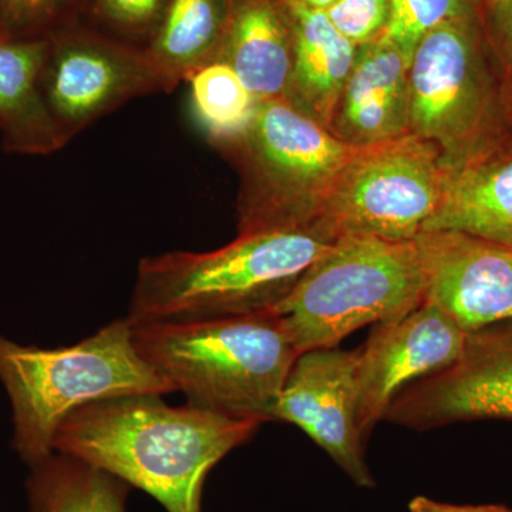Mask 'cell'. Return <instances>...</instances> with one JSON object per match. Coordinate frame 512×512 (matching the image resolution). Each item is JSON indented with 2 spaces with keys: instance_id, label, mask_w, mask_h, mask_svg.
I'll list each match as a JSON object with an SVG mask.
<instances>
[{
  "instance_id": "cell-5",
  "label": "cell",
  "mask_w": 512,
  "mask_h": 512,
  "mask_svg": "<svg viewBox=\"0 0 512 512\" xmlns=\"http://www.w3.org/2000/svg\"><path fill=\"white\" fill-rule=\"evenodd\" d=\"M238 168V235L308 227L356 147L286 99L258 101L237 136L215 141Z\"/></svg>"
},
{
  "instance_id": "cell-15",
  "label": "cell",
  "mask_w": 512,
  "mask_h": 512,
  "mask_svg": "<svg viewBox=\"0 0 512 512\" xmlns=\"http://www.w3.org/2000/svg\"><path fill=\"white\" fill-rule=\"evenodd\" d=\"M444 170L439 207L423 232H461L512 247V128Z\"/></svg>"
},
{
  "instance_id": "cell-23",
  "label": "cell",
  "mask_w": 512,
  "mask_h": 512,
  "mask_svg": "<svg viewBox=\"0 0 512 512\" xmlns=\"http://www.w3.org/2000/svg\"><path fill=\"white\" fill-rule=\"evenodd\" d=\"M76 0H0V23L12 39H39L62 28Z\"/></svg>"
},
{
  "instance_id": "cell-3",
  "label": "cell",
  "mask_w": 512,
  "mask_h": 512,
  "mask_svg": "<svg viewBox=\"0 0 512 512\" xmlns=\"http://www.w3.org/2000/svg\"><path fill=\"white\" fill-rule=\"evenodd\" d=\"M134 345L187 403L274 421L299 352L275 311L197 322L133 323Z\"/></svg>"
},
{
  "instance_id": "cell-26",
  "label": "cell",
  "mask_w": 512,
  "mask_h": 512,
  "mask_svg": "<svg viewBox=\"0 0 512 512\" xmlns=\"http://www.w3.org/2000/svg\"><path fill=\"white\" fill-rule=\"evenodd\" d=\"M167 0H94L93 13L114 28L143 35L153 33Z\"/></svg>"
},
{
  "instance_id": "cell-14",
  "label": "cell",
  "mask_w": 512,
  "mask_h": 512,
  "mask_svg": "<svg viewBox=\"0 0 512 512\" xmlns=\"http://www.w3.org/2000/svg\"><path fill=\"white\" fill-rule=\"evenodd\" d=\"M329 130L352 147L410 133L409 62L389 40L359 47Z\"/></svg>"
},
{
  "instance_id": "cell-9",
  "label": "cell",
  "mask_w": 512,
  "mask_h": 512,
  "mask_svg": "<svg viewBox=\"0 0 512 512\" xmlns=\"http://www.w3.org/2000/svg\"><path fill=\"white\" fill-rule=\"evenodd\" d=\"M47 42L43 96L67 143L127 101L165 92L146 50L66 26Z\"/></svg>"
},
{
  "instance_id": "cell-10",
  "label": "cell",
  "mask_w": 512,
  "mask_h": 512,
  "mask_svg": "<svg viewBox=\"0 0 512 512\" xmlns=\"http://www.w3.org/2000/svg\"><path fill=\"white\" fill-rule=\"evenodd\" d=\"M383 420L417 431L512 420V319L466 333L456 362L409 384Z\"/></svg>"
},
{
  "instance_id": "cell-8",
  "label": "cell",
  "mask_w": 512,
  "mask_h": 512,
  "mask_svg": "<svg viewBox=\"0 0 512 512\" xmlns=\"http://www.w3.org/2000/svg\"><path fill=\"white\" fill-rule=\"evenodd\" d=\"M444 175L437 148L412 133L356 147L318 220L338 235L416 241L439 207Z\"/></svg>"
},
{
  "instance_id": "cell-2",
  "label": "cell",
  "mask_w": 512,
  "mask_h": 512,
  "mask_svg": "<svg viewBox=\"0 0 512 512\" xmlns=\"http://www.w3.org/2000/svg\"><path fill=\"white\" fill-rule=\"evenodd\" d=\"M339 237L319 221L238 235L211 252L148 256L138 265L128 320L197 322L275 311Z\"/></svg>"
},
{
  "instance_id": "cell-24",
  "label": "cell",
  "mask_w": 512,
  "mask_h": 512,
  "mask_svg": "<svg viewBox=\"0 0 512 512\" xmlns=\"http://www.w3.org/2000/svg\"><path fill=\"white\" fill-rule=\"evenodd\" d=\"M326 15L349 42L362 47L386 35L390 0H338Z\"/></svg>"
},
{
  "instance_id": "cell-20",
  "label": "cell",
  "mask_w": 512,
  "mask_h": 512,
  "mask_svg": "<svg viewBox=\"0 0 512 512\" xmlns=\"http://www.w3.org/2000/svg\"><path fill=\"white\" fill-rule=\"evenodd\" d=\"M33 467V512H127L130 485L79 458L53 453Z\"/></svg>"
},
{
  "instance_id": "cell-13",
  "label": "cell",
  "mask_w": 512,
  "mask_h": 512,
  "mask_svg": "<svg viewBox=\"0 0 512 512\" xmlns=\"http://www.w3.org/2000/svg\"><path fill=\"white\" fill-rule=\"evenodd\" d=\"M426 292L470 333L512 319V247L453 231L423 232L416 238Z\"/></svg>"
},
{
  "instance_id": "cell-6",
  "label": "cell",
  "mask_w": 512,
  "mask_h": 512,
  "mask_svg": "<svg viewBox=\"0 0 512 512\" xmlns=\"http://www.w3.org/2000/svg\"><path fill=\"white\" fill-rule=\"evenodd\" d=\"M416 241L340 235L275 309L299 355L336 348L370 323L404 318L424 302Z\"/></svg>"
},
{
  "instance_id": "cell-29",
  "label": "cell",
  "mask_w": 512,
  "mask_h": 512,
  "mask_svg": "<svg viewBox=\"0 0 512 512\" xmlns=\"http://www.w3.org/2000/svg\"><path fill=\"white\" fill-rule=\"evenodd\" d=\"M296 2L302 3L306 8H311L315 10H322V12H326L329 8H332L338 0H296Z\"/></svg>"
},
{
  "instance_id": "cell-11",
  "label": "cell",
  "mask_w": 512,
  "mask_h": 512,
  "mask_svg": "<svg viewBox=\"0 0 512 512\" xmlns=\"http://www.w3.org/2000/svg\"><path fill=\"white\" fill-rule=\"evenodd\" d=\"M360 350L303 352L293 363L274 421L298 426L363 488H375L365 443L357 427V367Z\"/></svg>"
},
{
  "instance_id": "cell-12",
  "label": "cell",
  "mask_w": 512,
  "mask_h": 512,
  "mask_svg": "<svg viewBox=\"0 0 512 512\" xmlns=\"http://www.w3.org/2000/svg\"><path fill=\"white\" fill-rule=\"evenodd\" d=\"M464 340L466 332L427 302L402 319L377 323L359 349L357 427L362 439L409 384L453 365Z\"/></svg>"
},
{
  "instance_id": "cell-4",
  "label": "cell",
  "mask_w": 512,
  "mask_h": 512,
  "mask_svg": "<svg viewBox=\"0 0 512 512\" xmlns=\"http://www.w3.org/2000/svg\"><path fill=\"white\" fill-rule=\"evenodd\" d=\"M0 382L12 403L13 444L30 466L55 453L57 430L80 407L131 394L174 393L138 353L128 318L59 349L22 346L0 335Z\"/></svg>"
},
{
  "instance_id": "cell-28",
  "label": "cell",
  "mask_w": 512,
  "mask_h": 512,
  "mask_svg": "<svg viewBox=\"0 0 512 512\" xmlns=\"http://www.w3.org/2000/svg\"><path fill=\"white\" fill-rule=\"evenodd\" d=\"M505 117L508 126L512 128V76L503 83Z\"/></svg>"
},
{
  "instance_id": "cell-1",
  "label": "cell",
  "mask_w": 512,
  "mask_h": 512,
  "mask_svg": "<svg viewBox=\"0 0 512 512\" xmlns=\"http://www.w3.org/2000/svg\"><path fill=\"white\" fill-rule=\"evenodd\" d=\"M261 424L190 403L170 406L160 394H131L80 407L57 430L53 448L140 488L167 512H202L212 468Z\"/></svg>"
},
{
  "instance_id": "cell-21",
  "label": "cell",
  "mask_w": 512,
  "mask_h": 512,
  "mask_svg": "<svg viewBox=\"0 0 512 512\" xmlns=\"http://www.w3.org/2000/svg\"><path fill=\"white\" fill-rule=\"evenodd\" d=\"M187 83L192 110L211 143L237 136L254 116L258 100L235 70L221 60H212L195 70Z\"/></svg>"
},
{
  "instance_id": "cell-27",
  "label": "cell",
  "mask_w": 512,
  "mask_h": 512,
  "mask_svg": "<svg viewBox=\"0 0 512 512\" xmlns=\"http://www.w3.org/2000/svg\"><path fill=\"white\" fill-rule=\"evenodd\" d=\"M410 512H512L511 508L505 505L488 504V505H454L447 503H439V501L431 500V498L414 497L409 503Z\"/></svg>"
},
{
  "instance_id": "cell-17",
  "label": "cell",
  "mask_w": 512,
  "mask_h": 512,
  "mask_svg": "<svg viewBox=\"0 0 512 512\" xmlns=\"http://www.w3.org/2000/svg\"><path fill=\"white\" fill-rule=\"evenodd\" d=\"M47 37L0 40V134L3 148L49 156L67 144L42 90Z\"/></svg>"
},
{
  "instance_id": "cell-22",
  "label": "cell",
  "mask_w": 512,
  "mask_h": 512,
  "mask_svg": "<svg viewBox=\"0 0 512 512\" xmlns=\"http://www.w3.org/2000/svg\"><path fill=\"white\" fill-rule=\"evenodd\" d=\"M477 12V0H390V22L384 39L410 63L421 39L450 20Z\"/></svg>"
},
{
  "instance_id": "cell-16",
  "label": "cell",
  "mask_w": 512,
  "mask_h": 512,
  "mask_svg": "<svg viewBox=\"0 0 512 512\" xmlns=\"http://www.w3.org/2000/svg\"><path fill=\"white\" fill-rule=\"evenodd\" d=\"M214 60L231 66L256 100L288 99L293 64L288 0H231Z\"/></svg>"
},
{
  "instance_id": "cell-19",
  "label": "cell",
  "mask_w": 512,
  "mask_h": 512,
  "mask_svg": "<svg viewBox=\"0 0 512 512\" xmlns=\"http://www.w3.org/2000/svg\"><path fill=\"white\" fill-rule=\"evenodd\" d=\"M231 0H167L146 49L165 92L212 62L227 28Z\"/></svg>"
},
{
  "instance_id": "cell-25",
  "label": "cell",
  "mask_w": 512,
  "mask_h": 512,
  "mask_svg": "<svg viewBox=\"0 0 512 512\" xmlns=\"http://www.w3.org/2000/svg\"><path fill=\"white\" fill-rule=\"evenodd\" d=\"M477 16L504 83L512 76V0H477Z\"/></svg>"
},
{
  "instance_id": "cell-18",
  "label": "cell",
  "mask_w": 512,
  "mask_h": 512,
  "mask_svg": "<svg viewBox=\"0 0 512 512\" xmlns=\"http://www.w3.org/2000/svg\"><path fill=\"white\" fill-rule=\"evenodd\" d=\"M293 25V64L288 99L328 127L355 66L359 47L330 22L326 12L288 0Z\"/></svg>"
},
{
  "instance_id": "cell-30",
  "label": "cell",
  "mask_w": 512,
  "mask_h": 512,
  "mask_svg": "<svg viewBox=\"0 0 512 512\" xmlns=\"http://www.w3.org/2000/svg\"><path fill=\"white\" fill-rule=\"evenodd\" d=\"M6 39H12V37L9 36V33L6 32L5 28H3L2 23H0V40Z\"/></svg>"
},
{
  "instance_id": "cell-7",
  "label": "cell",
  "mask_w": 512,
  "mask_h": 512,
  "mask_svg": "<svg viewBox=\"0 0 512 512\" xmlns=\"http://www.w3.org/2000/svg\"><path fill=\"white\" fill-rule=\"evenodd\" d=\"M410 133L436 147L444 168L490 146L510 128L503 80L477 12L427 33L409 63Z\"/></svg>"
}]
</instances>
